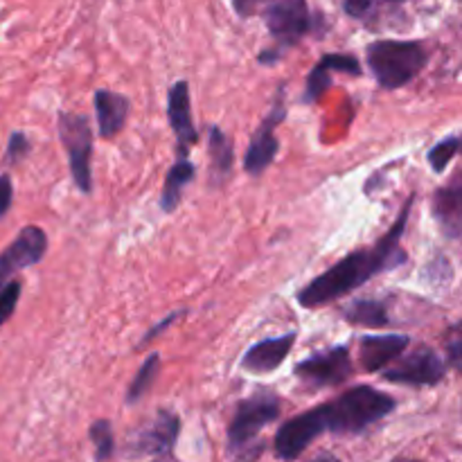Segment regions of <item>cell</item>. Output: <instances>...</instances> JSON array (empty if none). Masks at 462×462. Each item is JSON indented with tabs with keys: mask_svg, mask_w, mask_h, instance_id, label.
Returning a JSON list of instances; mask_svg holds the SVG:
<instances>
[{
	"mask_svg": "<svg viewBox=\"0 0 462 462\" xmlns=\"http://www.w3.org/2000/svg\"><path fill=\"white\" fill-rule=\"evenodd\" d=\"M343 9L352 18H365L374 9V0H343Z\"/></svg>",
	"mask_w": 462,
	"mask_h": 462,
	"instance_id": "obj_28",
	"label": "cell"
},
{
	"mask_svg": "<svg viewBox=\"0 0 462 462\" xmlns=\"http://www.w3.org/2000/svg\"><path fill=\"white\" fill-rule=\"evenodd\" d=\"M298 379L305 383L310 391H320V388H334L346 383L355 374V364H352L350 347L334 346L323 352L307 356L305 361L293 370Z\"/></svg>",
	"mask_w": 462,
	"mask_h": 462,
	"instance_id": "obj_7",
	"label": "cell"
},
{
	"mask_svg": "<svg viewBox=\"0 0 462 462\" xmlns=\"http://www.w3.org/2000/svg\"><path fill=\"white\" fill-rule=\"evenodd\" d=\"M208 156H210L212 185H224L230 179V171H233L235 147L230 135L217 125L208 129Z\"/></svg>",
	"mask_w": 462,
	"mask_h": 462,
	"instance_id": "obj_18",
	"label": "cell"
},
{
	"mask_svg": "<svg viewBox=\"0 0 462 462\" xmlns=\"http://www.w3.org/2000/svg\"><path fill=\"white\" fill-rule=\"evenodd\" d=\"M413 201L415 197H409L395 224L388 228V233L374 246H365L359 248V251L347 253L343 260H338L328 271L316 275L305 289H300L296 296L298 305L305 307V310H319V307L329 305V302L352 293L355 289L364 287L368 280L404 264L409 255L402 248V237L406 233Z\"/></svg>",
	"mask_w": 462,
	"mask_h": 462,
	"instance_id": "obj_2",
	"label": "cell"
},
{
	"mask_svg": "<svg viewBox=\"0 0 462 462\" xmlns=\"http://www.w3.org/2000/svg\"><path fill=\"white\" fill-rule=\"evenodd\" d=\"M310 462H341V460L334 458V456H329V454H323V456H319V458H314V460H310Z\"/></svg>",
	"mask_w": 462,
	"mask_h": 462,
	"instance_id": "obj_32",
	"label": "cell"
},
{
	"mask_svg": "<svg viewBox=\"0 0 462 462\" xmlns=\"http://www.w3.org/2000/svg\"><path fill=\"white\" fill-rule=\"evenodd\" d=\"M431 212L440 233L449 239H460L462 235V179L454 176L449 185L438 188L433 194Z\"/></svg>",
	"mask_w": 462,
	"mask_h": 462,
	"instance_id": "obj_15",
	"label": "cell"
},
{
	"mask_svg": "<svg viewBox=\"0 0 462 462\" xmlns=\"http://www.w3.org/2000/svg\"><path fill=\"white\" fill-rule=\"evenodd\" d=\"M266 27L280 50L293 48L307 34H319L323 16L311 14L307 0H271L264 7Z\"/></svg>",
	"mask_w": 462,
	"mask_h": 462,
	"instance_id": "obj_6",
	"label": "cell"
},
{
	"mask_svg": "<svg viewBox=\"0 0 462 462\" xmlns=\"http://www.w3.org/2000/svg\"><path fill=\"white\" fill-rule=\"evenodd\" d=\"M411 346L404 334H382V337H361L359 359L368 373H382L386 365L397 361L402 352Z\"/></svg>",
	"mask_w": 462,
	"mask_h": 462,
	"instance_id": "obj_16",
	"label": "cell"
},
{
	"mask_svg": "<svg viewBox=\"0 0 462 462\" xmlns=\"http://www.w3.org/2000/svg\"><path fill=\"white\" fill-rule=\"evenodd\" d=\"M332 72H343V75L350 77H361V63L355 54H323L320 61L316 63L314 70L307 77V88L302 95V102L311 104L319 97H323L325 90H329L332 86Z\"/></svg>",
	"mask_w": 462,
	"mask_h": 462,
	"instance_id": "obj_14",
	"label": "cell"
},
{
	"mask_svg": "<svg viewBox=\"0 0 462 462\" xmlns=\"http://www.w3.org/2000/svg\"><path fill=\"white\" fill-rule=\"evenodd\" d=\"M152 462H180V460H176L174 456H170V454H162V456H158V458L152 460Z\"/></svg>",
	"mask_w": 462,
	"mask_h": 462,
	"instance_id": "obj_33",
	"label": "cell"
},
{
	"mask_svg": "<svg viewBox=\"0 0 462 462\" xmlns=\"http://www.w3.org/2000/svg\"><path fill=\"white\" fill-rule=\"evenodd\" d=\"M30 149H32L30 138H27L23 131H14V134L9 135V143H7V149H5L3 162L5 165H18V162H21L23 158L30 153Z\"/></svg>",
	"mask_w": 462,
	"mask_h": 462,
	"instance_id": "obj_25",
	"label": "cell"
},
{
	"mask_svg": "<svg viewBox=\"0 0 462 462\" xmlns=\"http://www.w3.org/2000/svg\"><path fill=\"white\" fill-rule=\"evenodd\" d=\"M180 431L179 415L171 411H158L156 418L138 431V436L129 442L131 454L138 456H162L170 454L171 447L176 445V438Z\"/></svg>",
	"mask_w": 462,
	"mask_h": 462,
	"instance_id": "obj_12",
	"label": "cell"
},
{
	"mask_svg": "<svg viewBox=\"0 0 462 462\" xmlns=\"http://www.w3.org/2000/svg\"><path fill=\"white\" fill-rule=\"evenodd\" d=\"M391 3H404V0H391Z\"/></svg>",
	"mask_w": 462,
	"mask_h": 462,
	"instance_id": "obj_35",
	"label": "cell"
},
{
	"mask_svg": "<svg viewBox=\"0 0 462 462\" xmlns=\"http://www.w3.org/2000/svg\"><path fill=\"white\" fill-rule=\"evenodd\" d=\"M21 282L18 280H9L3 289H0V328L7 323L16 311L18 300H21Z\"/></svg>",
	"mask_w": 462,
	"mask_h": 462,
	"instance_id": "obj_24",
	"label": "cell"
},
{
	"mask_svg": "<svg viewBox=\"0 0 462 462\" xmlns=\"http://www.w3.org/2000/svg\"><path fill=\"white\" fill-rule=\"evenodd\" d=\"M158 370H161V355H158V352H152V355L143 361V365H140L138 373H135L134 382H131L129 391H126V404H135V402H140L147 395L149 388L156 382Z\"/></svg>",
	"mask_w": 462,
	"mask_h": 462,
	"instance_id": "obj_21",
	"label": "cell"
},
{
	"mask_svg": "<svg viewBox=\"0 0 462 462\" xmlns=\"http://www.w3.org/2000/svg\"><path fill=\"white\" fill-rule=\"evenodd\" d=\"M14 201V185H12V179H9L7 174L0 176V217L7 215L9 206H12Z\"/></svg>",
	"mask_w": 462,
	"mask_h": 462,
	"instance_id": "obj_29",
	"label": "cell"
},
{
	"mask_svg": "<svg viewBox=\"0 0 462 462\" xmlns=\"http://www.w3.org/2000/svg\"><path fill=\"white\" fill-rule=\"evenodd\" d=\"M368 68L383 90H397L411 84L429 61V50L420 41H374L365 50Z\"/></svg>",
	"mask_w": 462,
	"mask_h": 462,
	"instance_id": "obj_4",
	"label": "cell"
},
{
	"mask_svg": "<svg viewBox=\"0 0 462 462\" xmlns=\"http://www.w3.org/2000/svg\"><path fill=\"white\" fill-rule=\"evenodd\" d=\"M48 253V235L39 226H25L18 237L0 253V289L23 269L39 264Z\"/></svg>",
	"mask_w": 462,
	"mask_h": 462,
	"instance_id": "obj_10",
	"label": "cell"
},
{
	"mask_svg": "<svg viewBox=\"0 0 462 462\" xmlns=\"http://www.w3.org/2000/svg\"><path fill=\"white\" fill-rule=\"evenodd\" d=\"M129 108L131 102L126 95L108 88L95 90V117H97V131L104 140H113L125 129Z\"/></svg>",
	"mask_w": 462,
	"mask_h": 462,
	"instance_id": "obj_17",
	"label": "cell"
},
{
	"mask_svg": "<svg viewBox=\"0 0 462 462\" xmlns=\"http://www.w3.org/2000/svg\"><path fill=\"white\" fill-rule=\"evenodd\" d=\"M343 316L350 325L356 328H388L393 323L391 311H388L386 300H377V298H359V300L350 302L343 307Z\"/></svg>",
	"mask_w": 462,
	"mask_h": 462,
	"instance_id": "obj_19",
	"label": "cell"
},
{
	"mask_svg": "<svg viewBox=\"0 0 462 462\" xmlns=\"http://www.w3.org/2000/svg\"><path fill=\"white\" fill-rule=\"evenodd\" d=\"M59 140L68 153L70 174L81 194L93 192V129L81 113H59Z\"/></svg>",
	"mask_w": 462,
	"mask_h": 462,
	"instance_id": "obj_5",
	"label": "cell"
},
{
	"mask_svg": "<svg viewBox=\"0 0 462 462\" xmlns=\"http://www.w3.org/2000/svg\"><path fill=\"white\" fill-rule=\"evenodd\" d=\"M167 120L176 135L179 158H188L189 147L199 143V131L192 120V102H189V84L185 79L176 81L167 93Z\"/></svg>",
	"mask_w": 462,
	"mask_h": 462,
	"instance_id": "obj_11",
	"label": "cell"
},
{
	"mask_svg": "<svg viewBox=\"0 0 462 462\" xmlns=\"http://www.w3.org/2000/svg\"><path fill=\"white\" fill-rule=\"evenodd\" d=\"M90 442L95 445V456H97V462H104L111 458L113 449H116V438H113V429L108 420H97L90 427Z\"/></svg>",
	"mask_w": 462,
	"mask_h": 462,
	"instance_id": "obj_23",
	"label": "cell"
},
{
	"mask_svg": "<svg viewBox=\"0 0 462 462\" xmlns=\"http://www.w3.org/2000/svg\"><path fill=\"white\" fill-rule=\"evenodd\" d=\"M280 59H282V50L275 48V50H264V52H260L257 61L264 63V66H273V63H278Z\"/></svg>",
	"mask_w": 462,
	"mask_h": 462,
	"instance_id": "obj_31",
	"label": "cell"
},
{
	"mask_svg": "<svg viewBox=\"0 0 462 462\" xmlns=\"http://www.w3.org/2000/svg\"><path fill=\"white\" fill-rule=\"evenodd\" d=\"M284 93H287L284 86H280L273 106H271V111L266 113L262 125L257 126L251 143H248L246 153H244V170H246L251 176L264 174V171L271 167V162L275 161V156H278L280 140L278 135H275V129H278L280 122L287 117V102H284Z\"/></svg>",
	"mask_w": 462,
	"mask_h": 462,
	"instance_id": "obj_8",
	"label": "cell"
},
{
	"mask_svg": "<svg viewBox=\"0 0 462 462\" xmlns=\"http://www.w3.org/2000/svg\"><path fill=\"white\" fill-rule=\"evenodd\" d=\"M397 402L373 386H355L325 404L296 415L275 433V454L296 460L323 433L355 436L395 411Z\"/></svg>",
	"mask_w": 462,
	"mask_h": 462,
	"instance_id": "obj_1",
	"label": "cell"
},
{
	"mask_svg": "<svg viewBox=\"0 0 462 462\" xmlns=\"http://www.w3.org/2000/svg\"><path fill=\"white\" fill-rule=\"evenodd\" d=\"M460 152V135L454 134L449 138H442L440 143L433 144L431 152H429V165H431L433 171L442 174L447 167L451 165V161L456 158V153Z\"/></svg>",
	"mask_w": 462,
	"mask_h": 462,
	"instance_id": "obj_22",
	"label": "cell"
},
{
	"mask_svg": "<svg viewBox=\"0 0 462 462\" xmlns=\"http://www.w3.org/2000/svg\"><path fill=\"white\" fill-rule=\"evenodd\" d=\"M194 176H197V167H194V162H189L188 158H179V161L170 167L161 194L162 212H174L176 208H179L180 197H183L185 188L194 180Z\"/></svg>",
	"mask_w": 462,
	"mask_h": 462,
	"instance_id": "obj_20",
	"label": "cell"
},
{
	"mask_svg": "<svg viewBox=\"0 0 462 462\" xmlns=\"http://www.w3.org/2000/svg\"><path fill=\"white\" fill-rule=\"evenodd\" d=\"M382 377L400 386H438L447 374V361L433 347L420 346L409 356L386 365Z\"/></svg>",
	"mask_w": 462,
	"mask_h": 462,
	"instance_id": "obj_9",
	"label": "cell"
},
{
	"mask_svg": "<svg viewBox=\"0 0 462 462\" xmlns=\"http://www.w3.org/2000/svg\"><path fill=\"white\" fill-rule=\"evenodd\" d=\"M296 332L282 334V337L266 338V341L255 343L246 350V355L242 356V368L246 373L253 374H269L273 370H278L280 365L287 361V356L291 355L293 346H296Z\"/></svg>",
	"mask_w": 462,
	"mask_h": 462,
	"instance_id": "obj_13",
	"label": "cell"
},
{
	"mask_svg": "<svg viewBox=\"0 0 462 462\" xmlns=\"http://www.w3.org/2000/svg\"><path fill=\"white\" fill-rule=\"evenodd\" d=\"M393 462H422V460H411V458H395Z\"/></svg>",
	"mask_w": 462,
	"mask_h": 462,
	"instance_id": "obj_34",
	"label": "cell"
},
{
	"mask_svg": "<svg viewBox=\"0 0 462 462\" xmlns=\"http://www.w3.org/2000/svg\"><path fill=\"white\" fill-rule=\"evenodd\" d=\"M185 314H188V310H180V311H174V314L165 316V319H162L161 323H158V325H153V328L149 329L147 334H144V338H143V343H140V346H147V343H152L153 338L158 337V334H162V332H165L167 328H171V325H174L176 320H179L180 316H185Z\"/></svg>",
	"mask_w": 462,
	"mask_h": 462,
	"instance_id": "obj_27",
	"label": "cell"
},
{
	"mask_svg": "<svg viewBox=\"0 0 462 462\" xmlns=\"http://www.w3.org/2000/svg\"><path fill=\"white\" fill-rule=\"evenodd\" d=\"M280 397L271 391H257L235 409L228 427V454L235 462H253L262 454L264 445L260 431L280 418Z\"/></svg>",
	"mask_w": 462,
	"mask_h": 462,
	"instance_id": "obj_3",
	"label": "cell"
},
{
	"mask_svg": "<svg viewBox=\"0 0 462 462\" xmlns=\"http://www.w3.org/2000/svg\"><path fill=\"white\" fill-rule=\"evenodd\" d=\"M271 0H233V9L239 18H253L269 5Z\"/></svg>",
	"mask_w": 462,
	"mask_h": 462,
	"instance_id": "obj_26",
	"label": "cell"
},
{
	"mask_svg": "<svg viewBox=\"0 0 462 462\" xmlns=\"http://www.w3.org/2000/svg\"><path fill=\"white\" fill-rule=\"evenodd\" d=\"M447 352H449V364L456 370H460V356H462V338L456 334L449 343H447Z\"/></svg>",
	"mask_w": 462,
	"mask_h": 462,
	"instance_id": "obj_30",
	"label": "cell"
}]
</instances>
